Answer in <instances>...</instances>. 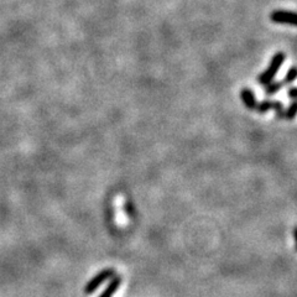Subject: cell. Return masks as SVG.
<instances>
[{"instance_id":"obj_1","label":"cell","mask_w":297,"mask_h":297,"mask_svg":"<svg viewBox=\"0 0 297 297\" xmlns=\"http://www.w3.org/2000/svg\"><path fill=\"white\" fill-rule=\"evenodd\" d=\"M283 61H285V55H283L282 52H278V54H276L275 56L272 57L271 64H270L269 68H267L264 73H261V75L257 77V82L262 86H266V85H269L270 82H272L274 77L276 75H277L278 70H280L281 66H282Z\"/></svg>"},{"instance_id":"obj_2","label":"cell","mask_w":297,"mask_h":297,"mask_svg":"<svg viewBox=\"0 0 297 297\" xmlns=\"http://www.w3.org/2000/svg\"><path fill=\"white\" fill-rule=\"evenodd\" d=\"M115 275V270L112 269V267H107V269L102 270L98 274H96L88 282L86 283L85 286V295H92L93 292H96L102 285L108 280L113 277Z\"/></svg>"},{"instance_id":"obj_3","label":"cell","mask_w":297,"mask_h":297,"mask_svg":"<svg viewBox=\"0 0 297 297\" xmlns=\"http://www.w3.org/2000/svg\"><path fill=\"white\" fill-rule=\"evenodd\" d=\"M255 110H256L257 113H260V114H264V113L269 112V110H275V114L277 119H282L283 112H285L281 102H272V101L261 102L260 104H257L256 109Z\"/></svg>"},{"instance_id":"obj_4","label":"cell","mask_w":297,"mask_h":297,"mask_svg":"<svg viewBox=\"0 0 297 297\" xmlns=\"http://www.w3.org/2000/svg\"><path fill=\"white\" fill-rule=\"evenodd\" d=\"M272 23L276 24H288V25H296V14L292 12H282V10H275L271 14Z\"/></svg>"},{"instance_id":"obj_5","label":"cell","mask_w":297,"mask_h":297,"mask_svg":"<svg viewBox=\"0 0 297 297\" xmlns=\"http://www.w3.org/2000/svg\"><path fill=\"white\" fill-rule=\"evenodd\" d=\"M120 285H122V276L114 275L109 280V282H108L107 287L104 288L103 292H102L98 297H113L114 296V293L119 290Z\"/></svg>"},{"instance_id":"obj_6","label":"cell","mask_w":297,"mask_h":297,"mask_svg":"<svg viewBox=\"0 0 297 297\" xmlns=\"http://www.w3.org/2000/svg\"><path fill=\"white\" fill-rule=\"evenodd\" d=\"M241 101H243L244 106L248 108L249 110H255L257 107L256 99H255L254 93L251 92L250 88H243L241 89Z\"/></svg>"},{"instance_id":"obj_7","label":"cell","mask_w":297,"mask_h":297,"mask_svg":"<svg viewBox=\"0 0 297 297\" xmlns=\"http://www.w3.org/2000/svg\"><path fill=\"white\" fill-rule=\"evenodd\" d=\"M282 82H270L269 85L265 86V94L266 96H272V94L277 93L281 88H282Z\"/></svg>"},{"instance_id":"obj_8","label":"cell","mask_w":297,"mask_h":297,"mask_svg":"<svg viewBox=\"0 0 297 297\" xmlns=\"http://www.w3.org/2000/svg\"><path fill=\"white\" fill-rule=\"evenodd\" d=\"M296 75H297L296 67L295 66H292V67L287 71V73H286L285 80H283V82H282L283 85H290V83H292L293 81L296 80Z\"/></svg>"},{"instance_id":"obj_9","label":"cell","mask_w":297,"mask_h":297,"mask_svg":"<svg viewBox=\"0 0 297 297\" xmlns=\"http://www.w3.org/2000/svg\"><path fill=\"white\" fill-rule=\"evenodd\" d=\"M295 115H296V103L295 101H293L292 103H291V106L288 107V109L286 110V112H283V118L291 120L295 118Z\"/></svg>"},{"instance_id":"obj_10","label":"cell","mask_w":297,"mask_h":297,"mask_svg":"<svg viewBox=\"0 0 297 297\" xmlns=\"http://www.w3.org/2000/svg\"><path fill=\"white\" fill-rule=\"evenodd\" d=\"M296 93H297V88H295V87H291L290 91H288V96H290V98L292 99V101H295L296 99Z\"/></svg>"}]
</instances>
